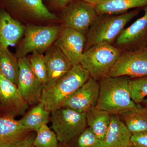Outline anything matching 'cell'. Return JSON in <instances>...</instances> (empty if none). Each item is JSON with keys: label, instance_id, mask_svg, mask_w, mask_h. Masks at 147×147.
Masks as SVG:
<instances>
[{"label": "cell", "instance_id": "6da1fadb", "mask_svg": "<svg viewBox=\"0 0 147 147\" xmlns=\"http://www.w3.org/2000/svg\"><path fill=\"white\" fill-rule=\"evenodd\" d=\"M127 76H108L99 81V96L96 108L110 115H120L136 106L131 100Z\"/></svg>", "mask_w": 147, "mask_h": 147}, {"label": "cell", "instance_id": "7a4b0ae2", "mask_svg": "<svg viewBox=\"0 0 147 147\" xmlns=\"http://www.w3.org/2000/svg\"><path fill=\"white\" fill-rule=\"evenodd\" d=\"M90 77L88 71L81 65L72 66L52 86L43 88L40 102L50 112L62 108L66 100Z\"/></svg>", "mask_w": 147, "mask_h": 147}, {"label": "cell", "instance_id": "3957f363", "mask_svg": "<svg viewBox=\"0 0 147 147\" xmlns=\"http://www.w3.org/2000/svg\"><path fill=\"white\" fill-rule=\"evenodd\" d=\"M138 13L134 10L117 16L98 15L87 33L85 50L97 44H112Z\"/></svg>", "mask_w": 147, "mask_h": 147}, {"label": "cell", "instance_id": "277c9868", "mask_svg": "<svg viewBox=\"0 0 147 147\" xmlns=\"http://www.w3.org/2000/svg\"><path fill=\"white\" fill-rule=\"evenodd\" d=\"M121 53V49L111 44H97L84 51L80 64L91 77L99 82L108 76Z\"/></svg>", "mask_w": 147, "mask_h": 147}, {"label": "cell", "instance_id": "5b68a950", "mask_svg": "<svg viewBox=\"0 0 147 147\" xmlns=\"http://www.w3.org/2000/svg\"><path fill=\"white\" fill-rule=\"evenodd\" d=\"M64 27L29 25L16 50L17 59L26 57L29 53L37 52L42 54L55 42Z\"/></svg>", "mask_w": 147, "mask_h": 147}, {"label": "cell", "instance_id": "8992f818", "mask_svg": "<svg viewBox=\"0 0 147 147\" xmlns=\"http://www.w3.org/2000/svg\"><path fill=\"white\" fill-rule=\"evenodd\" d=\"M50 121L59 143L68 144L87 127L85 113L64 107L51 112Z\"/></svg>", "mask_w": 147, "mask_h": 147}, {"label": "cell", "instance_id": "52a82bcc", "mask_svg": "<svg viewBox=\"0 0 147 147\" xmlns=\"http://www.w3.org/2000/svg\"><path fill=\"white\" fill-rule=\"evenodd\" d=\"M0 7L17 20H59L57 15L48 9L43 0H0Z\"/></svg>", "mask_w": 147, "mask_h": 147}, {"label": "cell", "instance_id": "ba28073f", "mask_svg": "<svg viewBox=\"0 0 147 147\" xmlns=\"http://www.w3.org/2000/svg\"><path fill=\"white\" fill-rule=\"evenodd\" d=\"M64 27L87 34L98 16L94 5L82 0H72L61 11Z\"/></svg>", "mask_w": 147, "mask_h": 147}, {"label": "cell", "instance_id": "9c48e42d", "mask_svg": "<svg viewBox=\"0 0 147 147\" xmlns=\"http://www.w3.org/2000/svg\"><path fill=\"white\" fill-rule=\"evenodd\" d=\"M111 77L129 76L132 78L147 76V49L142 48L122 52L109 72Z\"/></svg>", "mask_w": 147, "mask_h": 147}, {"label": "cell", "instance_id": "30bf717a", "mask_svg": "<svg viewBox=\"0 0 147 147\" xmlns=\"http://www.w3.org/2000/svg\"><path fill=\"white\" fill-rule=\"evenodd\" d=\"M29 106L16 84L0 75V117L24 116Z\"/></svg>", "mask_w": 147, "mask_h": 147}, {"label": "cell", "instance_id": "8fae6325", "mask_svg": "<svg viewBox=\"0 0 147 147\" xmlns=\"http://www.w3.org/2000/svg\"><path fill=\"white\" fill-rule=\"evenodd\" d=\"M19 73L17 87L19 92L29 105L40 102L44 86L32 70L28 57L18 59Z\"/></svg>", "mask_w": 147, "mask_h": 147}, {"label": "cell", "instance_id": "7c38bea8", "mask_svg": "<svg viewBox=\"0 0 147 147\" xmlns=\"http://www.w3.org/2000/svg\"><path fill=\"white\" fill-rule=\"evenodd\" d=\"M99 90V82L90 77L85 84L66 100L62 107L80 113H86L96 106Z\"/></svg>", "mask_w": 147, "mask_h": 147}, {"label": "cell", "instance_id": "4fadbf2b", "mask_svg": "<svg viewBox=\"0 0 147 147\" xmlns=\"http://www.w3.org/2000/svg\"><path fill=\"white\" fill-rule=\"evenodd\" d=\"M86 42L84 35L73 29L63 27L54 45L73 66L80 64Z\"/></svg>", "mask_w": 147, "mask_h": 147}, {"label": "cell", "instance_id": "5bb4252c", "mask_svg": "<svg viewBox=\"0 0 147 147\" xmlns=\"http://www.w3.org/2000/svg\"><path fill=\"white\" fill-rule=\"evenodd\" d=\"M147 40V5L144 9V14L121 32L116 40L119 47L127 48H144Z\"/></svg>", "mask_w": 147, "mask_h": 147}, {"label": "cell", "instance_id": "9a60e30c", "mask_svg": "<svg viewBox=\"0 0 147 147\" xmlns=\"http://www.w3.org/2000/svg\"><path fill=\"white\" fill-rule=\"evenodd\" d=\"M44 56L47 67V80L43 88L52 86L72 67V65L58 47L52 45Z\"/></svg>", "mask_w": 147, "mask_h": 147}, {"label": "cell", "instance_id": "2e32d148", "mask_svg": "<svg viewBox=\"0 0 147 147\" xmlns=\"http://www.w3.org/2000/svg\"><path fill=\"white\" fill-rule=\"evenodd\" d=\"M26 30V27L0 7V47L16 45Z\"/></svg>", "mask_w": 147, "mask_h": 147}, {"label": "cell", "instance_id": "e0dca14e", "mask_svg": "<svg viewBox=\"0 0 147 147\" xmlns=\"http://www.w3.org/2000/svg\"><path fill=\"white\" fill-rule=\"evenodd\" d=\"M15 118L0 117V147H9L18 144L30 134Z\"/></svg>", "mask_w": 147, "mask_h": 147}, {"label": "cell", "instance_id": "ac0fdd59", "mask_svg": "<svg viewBox=\"0 0 147 147\" xmlns=\"http://www.w3.org/2000/svg\"><path fill=\"white\" fill-rule=\"evenodd\" d=\"M132 134L119 115H111L109 128L104 139L105 147H128Z\"/></svg>", "mask_w": 147, "mask_h": 147}, {"label": "cell", "instance_id": "d6986e66", "mask_svg": "<svg viewBox=\"0 0 147 147\" xmlns=\"http://www.w3.org/2000/svg\"><path fill=\"white\" fill-rule=\"evenodd\" d=\"M95 5L97 14L113 15L147 5V0H103Z\"/></svg>", "mask_w": 147, "mask_h": 147}, {"label": "cell", "instance_id": "ffe728a7", "mask_svg": "<svg viewBox=\"0 0 147 147\" xmlns=\"http://www.w3.org/2000/svg\"><path fill=\"white\" fill-rule=\"evenodd\" d=\"M85 114L88 127L98 139L104 141L110 125L111 115L96 107Z\"/></svg>", "mask_w": 147, "mask_h": 147}, {"label": "cell", "instance_id": "44dd1931", "mask_svg": "<svg viewBox=\"0 0 147 147\" xmlns=\"http://www.w3.org/2000/svg\"><path fill=\"white\" fill-rule=\"evenodd\" d=\"M120 117L132 134L147 131V108L140 104L127 110Z\"/></svg>", "mask_w": 147, "mask_h": 147}, {"label": "cell", "instance_id": "7402d4cb", "mask_svg": "<svg viewBox=\"0 0 147 147\" xmlns=\"http://www.w3.org/2000/svg\"><path fill=\"white\" fill-rule=\"evenodd\" d=\"M51 112L46 110L42 102L32 106L19 120L28 130L36 132L41 127L50 121Z\"/></svg>", "mask_w": 147, "mask_h": 147}, {"label": "cell", "instance_id": "603a6c76", "mask_svg": "<svg viewBox=\"0 0 147 147\" xmlns=\"http://www.w3.org/2000/svg\"><path fill=\"white\" fill-rule=\"evenodd\" d=\"M19 73L18 59L8 50L0 47V75L17 86Z\"/></svg>", "mask_w": 147, "mask_h": 147}, {"label": "cell", "instance_id": "cb8c5ba5", "mask_svg": "<svg viewBox=\"0 0 147 147\" xmlns=\"http://www.w3.org/2000/svg\"><path fill=\"white\" fill-rule=\"evenodd\" d=\"M59 143L55 131L45 125L36 131L33 147H58Z\"/></svg>", "mask_w": 147, "mask_h": 147}, {"label": "cell", "instance_id": "d4e9b609", "mask_svg": "<svg viewBox=\"0 0 147 147\" xmlns=\"http://www.w3.org/2000/svg\"><path fill=\"white\" fill-rule=\"evenodd\" d=\"M131 100L136 104L143 102L147 96V76L129 80Z\"/></svg>", "mask_w": 147, "mask_h": 147}, {"label": "cell", "instance_id": "484cf974", "mask_svg": "<svg viewBox=\"0 0 147 147\" xmlns=\"http://www.w3.org/2000/svg\"><path fill=\"white\" fill-rule=\"evenodd\" d=\"M28 58L33 72L44 87L47 82V72L44 56L41 53L34 52Z\"/></svg>", "mask_w": 147, "mask_h": 147}, {"label": "cell", "instance_id": "4316f807", "mask_svg": "<svg viewBox=\"0 0 147 147\" xmlns=\"http://www.w3.org/2000/svg\"><path fill=\"white\" fill-rule=\"evenodd\" d=\"M76 138V147H105L104 141L98 139L88 127Z\"/></svg>", "mask_w": 147, "mask_h": 147}, {"label": "cell", "instance_id": "83f0119b", "mask_svg": "<svg viewBox=\"0 0 147 147\" xmlns=\"http://www.w3.org/2000/svg\"><path fill=\"white\" fill-rule=\"evenodd\" d=\"M131 144L137 147H147V131L132 134Z\"/></svg>", "mask_w": 147, "mask_h": 147}, {"label": "cell", "instance_id": "f1b7e54d", "mask_svg": "<svg viewBox=\"0 0 147 147\" xmlns=\"http://www.w3.org/2000/svg\"><path fill=\"white\" fill-rule=\"evenodd\" d=\"M50 8L55 10L61 11L72 0H46Z\"/></svg>", "mask_w": 147, "mask_h": 147}, {"label": "cell", "instance_id": "f546056e", "mask_svg": "<svg viewBox=\"0 0 147 147\" xmlns=\"http://www.w3.org/2000/svg\"><path fill=\"white\" fill-rule=\"evenodd\" d=\"M34 132L32 131L26 138L21 142L9 147H32L33 146V143L36 136V134Z\"/></svg>", "mask_w": 147, "mask_h": 147}, {"label": "cell", "instance_id": "4dcf8cb0", "mask_svg": "<svg viewBox=\"0 0 147 147\" xmlns=\"http://www.w3.org/2000/svg\"><path fill=\"white\" fill-rule=\"evenodd\" d=\"M82 1L95 5L98 3L100 2L103 1V0H82Z\"/></svg>", "mask_w": 147, "mask_h": 147}, {"label": "cell", "instance_id": "1f68e13d", "mask_svg": "<svg viewBox=\"0 0 147 147\" xmlns=\"http://www.w3.org/2000/svg\"><path fill=\"white\" fill-rule=\"evenodd\" d=\"M58 147H71L67 143H59Z\"/></svg>", "mask_w": 147, "mask_h": 147}, {"label": "cell", "instance_id": "d6a6232c", "mask_svg": "<svg viewBox=\"0 0 147 147\" xmlns=\"http://www.w3.org/2000/svg\"><path fill=\"white\" fill-rule=\"evenodd\" d=\"M143 103L144 104L146 108H147V98H145L144 101H143Z\"/></svg>", "mask_w": 147, "mask_h": 147}, {"label": "cell", "instance_id": "836d02e7", "mask_svg": "<svg viewBox=\"0 0 147 147\" xmlns=\"http://www.w3.org/2000/svg\"><path fill=\"white\" fill-rule=\"evenodd\" d=\"M128 147H137L135 146H133V145L131 144L130 145V146H129Z\"/></svg>", "mask_w": 147, "mask_h": 147}, {"label": "cell", "instance_id": "e575fe53", "mask_svg": "<svg viewBox=\"0 0 147 147\" xmlns=\"http://www.w3.org/2000/svg\"><path fill=\"white\" fill-rule=\"evenodd\" d=\"M146 49H147V47H146Z\"/></svg>", "mask_w": 147, "mask_h": 147}, {"label": "cell", "instance_id": "d590c367", "mask_svg": "<svg viewBox=\"0 0 147 147\" xmlns=\"http://www.w3.org/2000/svg\"><path fill=\"white\" fill-rule=\"evenodd\" d=\"M32 147H34L33 146Z\"/></svg>", "mask_w": 147, "mask_h": 147}]
</instances>
